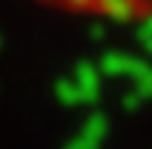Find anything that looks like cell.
<instances>
[{"label":"cell","instance_id":"obj_1","mask_svg":"<svg viewBox=\"0 0 152 149\" xmlns=\"http://www.w3.org/2000/svg\"><path fill=\"white\" fill-rule=\"evenodd\" d=\"M37 3L63 15L106 23H141L152 17V0H37Z\"/></svg>","mask_w":152,"mask_h":149}]
</instances>
